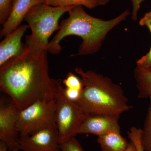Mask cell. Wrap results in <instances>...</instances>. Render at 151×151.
Wrapping results in <instances>:
<instances>
[{
	"label": "cell",
	"mask_w": 151,
	"mask_h": 151,
	"mask_svg": "<svg viewBox=\"0 0 151 151\" xmlns=\"http://www.w3.org/2000/svg\"><path fill=\"white\" fill-rule=\"evenodd\" d=\"M68 13V17L61 21L58 32L49 43L47 50L50 54L60 53V42L70 35L80 37L82 40L78 53L72 56L96 53L108 33L132 14L127 10L115 18L106 21L89 15L81 6H76Z\"/></svg>",
	"instance_id": "cell-2"
},
{
	"label": "cell",
	"mask_w": 151,
	"mask_h": 151,
	"mask_svg": "<svg viewBox=\"0 0 151 151\" xmlns=\"http://www.w3.org/2000/svg\"><path fill=\"white\" fill-rule=\"evenodd\" d=\"M81 91L78 89L66 88L64 90V94L68 99L76 102L80 97Z\"/></svg>",
	"instance_id": "cell-21"
},
{
	"label": "cell",
	"mask_w": 151,
	"mask_h": 151,
	"mask_svg": "<svg viewBox=\"0 0 151 151\" xmlns=\"http://www.w3.org/2000/svg\"><path fill=\"white\" fill-rule=\"evenodd\" d=\"M126 151H138L137 147L134 143L131 141L129 144V147Z\"/></svg>",
	"instance_id": "cell-24"
},
{
	"label": "cell",
	"mask_w": 151,
	"mask_h": 151,
	"mask_svg": "<svg viewBox=\"0 0 151 151\" xmlns=\"http://www.w3.org/2000/svg\"><path fill=\"white\" fill-rule=\"evenodd\" d=\"M60 147L61 151H84L75 137L61 143Z\"/></svg>",
	"instance_id": "cell-19"
},
{
	"label": "cell",
	"mask_w": 151,
	"mask_h": 151,
	"mask_svg": "<svg viewBox=\"0 0 151 151\" xmlns=\"http://www.w3.org/2000/svg\"><path fill=\"white\" fill-rule=\"evenodd\" d=\"M56 126L45 128L32 134L20 136L18 150L22 151H61Z\"/></svg>",
	"instance_id": "cell-8"
},
{
	"label": "cell",
	"mask_w": 151,
	"mask_h": 151,
	"mask_svg": "<svg viewBox=\"0 0 151 151\" xmlns=\"http://www.w3.org/2000/svg\"><path fill=\"white\" fill-rule=\"evenodd\" d=\"M26 45L22 54L0 66V90L20 111L39 100H55L63 84L50 76L47 50Z\"/></svg>",
	"instance_id": "cell-1"
},
{
	"label": "cell",
	"mask_w": 151,
	"mask_h": 151,
	"mask_svg": "<svg viewBox=\"0 0 151 151\" xmlns=\"http://www.w3.org/2000/svg\"><path fill=\"white\" fill-rule=\"evenodd\" d=\"M13 0H0V23L4 25L10 15Z\"/></svg>",
	"instance_id": "cell-16"
},
{
	"label": "cell",
	"mask_w": 151,
	"mask_h": 151,
	"mask_svg": "<svg viewBox=\"0 0 151 151\" xmlns=\"http://www.w3.org/2000/svg\"><path fill=\"white\" fill-rule=\"evenodd\" d=\"M20 110L12 100L0 101V140L11 151L18 150L19 134L17 123Z\"/></svg>",
	"instance_id": "cell-7"
},
{
	"label": "cell",
	"mask_w": 151,
	"mask_h": 151,
	"mask_svg": "<svg viewBox=\"0 0 151 151\" xmlns=\"http://www.w3.org/2000/svg\"><path fill=\"white\" fill-rule=\"evenodd\" d=\"M62 84L59 86L55 100L56 102L55 124L60 144L76 137L81 124L89 114L76 103L68 99Z\"/></svg>",
	"instance_id": "cell-5"
},
{
	"label": "cell",
	"mask_w": 151,
	"mask_h": 151,
	"mask_svg": "<svg viewBox=\"0 0 151 151\" xmlns=\"http://www.w3.org/2000/svg\"><path fill=\"white\" fill-rule=\"evenodd\" d=\"M45 2L47 5L60 7L81 6L92 9L98 6L95 0H45Z\"/></svg>",
	"instance_id": "cell-14"
},
{
	"label": "cell",
	"mask_w": 151,
	"mask_h": 151,
	"mask_svg": "<svg viewBox=\"0 0 151 151\" xmlns=\"http://www.w3.org/2000/svg\"><path fill=\"white\" fill-rule=\"evenodd\" d=\"M0 151H19V150L11 151L8 150L6 146L1 142H0Z\"/></svg>",
	"instance_id": "cell-25"
},
{
	"label": "cell",
	"mask_w": 151,
	"mask_h": 151,
	"mask_svg": "<svg viewBox=\"0 0 151 151\" xmlns=\"http://www.w3.org/2000/svg\"><path fill=\"white\" fill-rule=\"evenodd\" d=\"M75 71L81 76L82 84L80 97L76 102L86 113L121 115L131 108L122 87L111 78L79 68Z\"/></svg>",
	"instance_id": "cell-3"
},
{
	"label": "cell",
	"mask_w": 151,
	"mask_h": 151,
	"mask_svg": "<svg viewBox=\"0 0 151 151\" xmlns=\"http://www.w3.org/2000/svg\"><path fill=\"white\" fill-rule=\"evenodd\" d=\"M134 76L140 98H149L151 93V70L136 68Z\"/></svg>",
	"instance_id": "cell-13"
},
{
	"label": "cell",
	"mask_w": 151,
	"mask_h": 151,
	"mask_svg": "<svg viewBox=\"0 0 151 151\" xmlns=\"http://www.w3.org/2000/svg\"><path fill=\"white\" fill-rule=\"evenodd\" d=\"M137 65L142 69L151 70V47L149 52L137 61Z\"/></svg>",
	"instance_id": "cell-20"
},
{
	"label": "cell",
	"mask_w": 151,
	"mask_h": 151,
	"mask_svg": "<svg viewBox=\"0 0 151 151\" xmlns=\"http://www.w3.org/2000/svg\"><path fill=\"white\" fill-rule=\"evenodd\" d=\"M45 0H13L12 12L0 32L1 38L20 26L26 15L32 8L37 5L45 4Z\"/></svg>",
	"instance_id": "cell-11"
},
{
	"label": "cell",
	"mask_w": 151,
	"mask_h": 151,
	"mask_svg": "<svg viewBox=\"0 0 151 151\" xmlns=\"http://www.w3.org/2000/svg\"><path fill=\"white\" fill-rule=\"evenodd\" d=\"M97 142L102 151H126L129 142L121 132H112L98 136Z\"/></svg>",
	"instance_id": "cell-12"
},
{
	"label": "cell",
	"mask_w": 151,
	"mask_h": 151,
	"mask_svg": "<svg viewBox=\"0 0 151 151\" xmlns=\"http://www.w3.org/2000/svg\"><path fill=\"white\" fill-rule=\"evenodd\" d=\"M98 6H105L107 4L110 0H95Z\"/></svg>",
	"instance_id": "cell-26"
},
{
	"label": "cell",
	"mask_w": 151,
	"mask_h": 151,
	"mask_svg": "<svg viewBox=\"0 0 151 151\" xmlns=\"http://www.w3.org/2000/svg\"><path fill=\"white\" fill-rule=\"evenodd\" d=\"M28 25L19 26L10 33L0 43V66L9 60L22 54L25 49L26 45L22 42V39Z\"/></svg>",
	"instance_id": "cell-10"
},
{
	"label": "cell",
	"mask_w": 151,
	"mask_h": 151,
	"mask_svg": "<svg viewBox=\"0 0 151 151\" xmlns=\"http://www.w3.org/2000/svg\"><path fill=\"white\" fill-rule=\"evenodd\" d=\"M150 105L141 132V143L145 151H151V93Z\"/></svg>",
	"instance_id": "cell-15"
},
{
	"label": "cell",
	"mask_w": 151,
	"mask_h": 151,
	"mask_svg": "<svg viewBox=\"0 0 151 151\" xmlns=\"http://www.w3.org/2000/svg\"><path fill=\"white\" fill-rule=\"evenodd\" d=\"M62 83L66 88L78 89L81 91L82 89L81 79L80 80L75 74L70 72L68 73Z\"/></svg>",
	"instance_id": "cell-17"
},
{
	"label": "cell",
	"mask_w": 151,
	"mask_h": 151,
	"mask_svg": "<svg viewBox=\"0 0 151 151\" xmlns=\"http://www.w3.org/2000/svg\"><path fill=\"white\" fill-rule=\"evenodd\" d=\"M118 114H89L81 124L78 134L100 136L112 132H121Z\"/></svg>",
	"instance_id": "cell-9"
},
{
	"label": "cell",
	"mask_w": 151,
	"mask_h": 151,
	"mask_svg": "<svg viewBox=\"0 0 151 151\" xmlns=\"http://www.w3.org/2000/svg\"><path fill=\"white\" fill-rule=\"evenodd\" d=\"M55 109V100H39L20 111L17 123V130L20 137L56 126Z\"/></svg>",
	"instance_id": "cell-6"
},
{
	"label": "cell",
	"mask_w": 151,
	"mask_h": 151,
	"mask_svg": "<svg viewBox=\"0 0 151 151\" xmlns=\"http://www.w3.org/2000/svg\"><path fill=\"white\" fill-rule=\"evenodd\" d=\"M139 24L141 26L147 27L151 33V11L145 14L139 22Z\"/></svg>",
	"instance_id": "cell-23"
},
{
	"label": "cell",
	"mask_w": 151,
	"mask_h": 151,
	"mask_svg": "<svg viewBox=\"0 0 151 151\" xmlns=\"http://www.w3.org/2000/svg\"><path fill=\"white\" fill-rule=\"evenodd\" d=\"M75 6L60 7L40 4L32 8L24 19L31 31V34L26 36L25 44L47 50L50 37L59 29L60 19Z\"/></svg>",
	"instance_id": "cell-4"
},
{
	"label": "cell",
	"mask_w": 151,
	"mask_h": 151,
	"mask_svg": "<svg viewBox=\"0 0 151 151\" xmlns=\"http://www.w3.org/2000/svg\"><path fill=\"white\" fill-rule=\"evenodd\" d=\"M128 136L131 141L134 144L138 151H145L141 143L142 129H137L134 127L130 129Z\"/></svg>",
	"instance_id": "cell-18"
},
{
	"label": "cell",
	"mask_w": 151,
	"mask_h": 151,
	"mask_svg": "<svg viewBox=\"0 0 151 151\" xmlns=\"http://www.w3.org/2000/svg\"><path fill=\"white\" fill-rule=\"evenodd\" d=\"M132 4V19L136 21L137 20L138 11L140 8L141 4L145 0H131Z\"/></svg>",
	"instance_id": "cell-22"
}]
</instances>
